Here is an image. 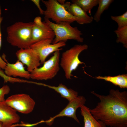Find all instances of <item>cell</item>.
<instances>
[{
	"label": "cell",
	"instance_id": "52a82bcc",
	"mask_svg": "<svg viewBox=\"0 0 127 127\" xmlns=\"http://www.w3.org/2000/svg\"><path fill=\"white\" fill-rule=\"evenodd\" d=\"M5 102L16 111L25 114L31 112L35 104L34 101L29 95L24 93L11 95Z\"/></svg>",
	"mask_w": 127,
	"mask_h": 127
},
{
	"label": "cell",
	"instance_id": "d4e9b609",
	"mask_svg": "<svg viewBox=\"0 0 127 127\" xmlns=\"http://www.w3.org/2000/svg\"><path fill=\"white\" fill-rule=\"evenodd\" d=\"M57 0L59 3L62 5L64 4L66 2V0Z\"/></svg>",
	"mask_w": 127,
	"mask_h": 127
},
{
	"label": "cell",
	"instance_id": "8fae6325",
	"mask_svg": "<svg viewBox=\"0 0 127 127\" xmlns=\"http://www.w3.org/2000/svg\"><path fill=\"white\" fill-rule=\"evenodd\" d=\"M20 120V116L15 110L5 101L0 102V122L2 123V127H11Z\"/></svg>",
	"mask_w": 127,
	"mask_h": 127
},
{
	"label": "cell",
	"instance_id": "4fadbf2b",
	"mask_svg": "<svg viewBox=\"0 0 127 127\" xmlns=\"http://www.w3.org/2000/svg\"><path fill=\"white\" fill-rule=\"evenodd\" d=\"M63 5L70 14L75 18L76 21L78 24H89L93 21V17L89 16L87 12L76 4L67 1Z\"/></svg>",
	"mask_w": 127,
	"mask_h": 127
},
{
	"label": "cell",
	"instance_id": "7a4b0ae2",
	"mask_svg": "<svg viewBox=\"0 0 127 127\" xmlns=\"http://www.w3.org/2000/svg\"><path fill=\"white\" fill-rule=\"evenodd\" d=\"M33 22H16L7 27V40L12 45L20 48H30L32 44V29Z\"/></svg>",
	"mask_w": 127,
	"mask_h": 127
},
{
	"label": "cell",
	"instance_id": "9c48e42d",
	"mask_svg": "<svg viewBox=\"0 0 127 127\" xmlns=\"http://www.w3.org/2000/svg\"><path fill=\"white\" fill-rule=\"evenodd\" d=\"M16 54L18 60L26 66L27 70L30 72L39 67L41 64L37 53L30 47L20 49L16 52Z\"/></svg>",
	"mask_w": 127,
	"mask_h": 127
},
{
	"label": "cell",
	"instance_id": "6da1fadb",
	"mask_svg": "<svg viewBox=\"0 0 127 127\" xmlns=\"http://www.w3.org/2000/svg\"><path fill=\"white\" fill-rule=\"evenodd\" d=\"M100 102L90 113L97 120L102 121L111 127H127V92L118 89L110 90L107 95H101L92 91Z\"/></svg>",
	"mask_w": 127,
	"mask_h": 127
},
{
	"label": "cell",
	"instance_id": "ac0fdd59",
	"mask_svg": "<svg viewBox=\"0 0 127 127\" xmlns=\"http://www.w3.org/2000/svg\"><path fill=\"white\" fill-rule=\"evenodd\" d=\"M71 2L90 15L91 10L98 5V0H72Z\"/></svg>",
	"mask_w": 127,
	"mask_h": 127
},
{
	"label": "cell",
	"instance_id": "cb8c5ba5",
	"mask_svg": "<svg viewBox=\"0 0 127 127\" xmlns=\"http://www.w3.org/2000/svg\"><path fill=\"white\" fill-rule=\"evenodd\" d=\"M32 2L36 6L38 9L41 15H44V10H43L41 8L40 4V0H32Z\"/></svg>",
	"mask_w": 127,
	"mask_h": 127
},
{
	"label": "cell",
	"instance_id": "277c9868",
	"mask_svg": "<svg viewBox=\"0 0 127 127\" xmlns=\"http://www.w3.org/2000/svg\"><path fill=\"white\" fill-rule=\"evenodd\" d=\"M88 47L86 44H76L62 53L60 64L67 79H71L72 72L75 71L79 65L83 64L85 65L84 63L80 60L79 57L81 53L87 50Z\"/></svg>",
	"mask_w": 127,
	"mask_h": 127
},
{
	"label": "cell",
	"instance_id": "5bb4252c",
	"mask_svg": "<svg viewBox=\"0 0 127 127\" xmlns=\"http://www.w3.org/2000/svg\"><path fill=\"white\" fill-rule=\"evenodd\" d=\"M4 68V72L7 76L16 77H19L29 79L30 78V72L26 70L24 65L17 60L14 63L11 64L7 62Z\"/></svg>",
	"mask_w": 127,
	"mask_h": 127
},
{
	"label": "cell",
	"instance_id": "ba28073f",
	"mask_svg": "<svg viewBox=\"0 0 127 127\" xmlns=\"http://www.w3.org/2000/svg\"><path fill=\"white\" fill-rule=\"evenodd\" d=\"M53 39H46L32 44L30 47L35 50L40 59V63L43 64L47 57L52 53L62 50L60 48L66 45V42H60L56 44H52Z\"/></svg>",
	"mask_w": 127,
	"mask_h": 127
},
{
	"label": "cell",
	"instance_id": "9a60e30c",
	"mask_svg": "<svg viewBox=\"0 0 127 127\" xmlns=\"http://www.w3.org/2000/svg\"><path fill=\"white\" fill-rule=\"evenodd\" d=\"M37 84L42 85L52 89L60 94L61 96L67 99L69 102L74 99L78 96L77 92L71 88H68L62 83L58 86H52L45 84L37 83Z\"/></svg>",
	"mask_w": 127,
	"mask_h": 127
},
{
	"label": "cell",
	"instance_id": "30bf717a",
	"mask_svg": "<svg viewBox=\"0 0 127 127\" xmlns=\"http://www.w3.org/2000/svg\"><path fill=\"white\" fill-rule=\"evenodd\" d=\"M85 98L82 96H78L72 100L69 101L66 106L58 114L51 117L45 121L48 124L52 123L56 118L61 117L67 116L72 118L77 122H79L76 115V112L77 109L83 105H84L86 101Z\"/></svg>",
	"mask_w": 127,
	"mask_h": 127
},
{
	"label": "cell",
	"instance_id": "8992f818",
	"mask_svg": "<svg viewBox=\"0 0 127 127\" xmlns=\"http://www.w3.org/2000/svg\"><path fill=\"white\" fill-rule=\"evenodd\" d=\"M60 51L55 52L52 56L44 63L42 66L30 72V78L42 80L51 79L55 77L60 69Z\"/></svg>",
	"mask_w": 127,
	"mask_h": 127
},
{
	"label": "cell",
	"instance_id": "3957f363",
	"mask_svg": "<svg viewBox=\"0 0 127 127\" xmlns=\"http://www.w3.org/2000/svg\"><path fill=\"white\" fill-rule=\"evenodd\" d=\"M44 21L54 32L55 37L52 44L60 41L66 42L69 40H75L80 43L83 42L84 39L81 37L83 34L77 27H73L70 24L67 22L54 23L46 18H44Z\"/></svg>",
	"mask_w": 127,
	"mask_h": 127
},
{
	"label": "cell",
	"instance_id": "e0dca14e",
	"mask_svg": "<svg viewBox=\"0 0 127 127\" xmlns=\"http://www.w3.org/2000/svg\"><path fill=\"white\" fill-rule=\"evenodd\" d=\"M97 79H103L111 82L114 85L121 88H127V74L119 75L115 76H98L94 77Z\"/></svg>",
	"mask_w": 127,
	"mask_h": 127
},
{
	"label": "cell",
	"instance_id": "7402d4cb",
	"mask_svg": "<svg viewBox=\"0 0 127 127\" xmlns=\"http://www.w3.org/2000/svg\"><path fill=\"white\" fill-rule=\"evenodd\" d=\"M10 91L9 87L7 85H4L0 88V102H3L5 101V96L8 94Z\"/></svg>",
	"mask_w": 127,
	"mask_h": 127
},
{
	"label": "cell",
	"instance_id": "603a6c76",
	"mask_svg": "<svg viewBox=\"0 0 127 127\" xmlns=\"http://www.w3.org/2000/svg\"><path fill=\"white\" fill-rule=\"evenodd\" d=\"M3 20V18L1 16V10L0 5V50L2 44V34L1 29V23ZM7 63L3 60L0 56V68L4 69Z\"/></svg>",
	"mask_w": 127,
	"mask_h": 127
},
{
	"label": "cell",
	"instance_id": "5b68a950",
	"mask_svg": "<svg viewBox=\"0 0 127 127\" xmlns=\"http://www.w3.org/2000/svg\"><path fill=\"white\" fill-rule=\"evenodd\" d=\"M46 9L44 15V18L51 19L56 24L67 22L71 24L76 21V19L70 14L64 6L57 0H42Z\"/></svg>",
	"mask_w": 127,
	"mask_h": 127
},
{
	"label": "cell",
	"instance_id": "d6986e66",
	"mask_svg": "<svg viewBox=\"0 0 127 127\" xmlns=\"http://www.w3.org/2000/svg\"><path fill=\"white\" fill-rule=\"evenodd\" d=\"M114 1L113 0H98L99 5L97 10L93 17L96 22L100 20L101 16L104 10L107 9L111 4Z\"/></svg>",
	"mask_w": 127,
	"mask_h": 127
},
{
	"label": "cell",
	"instance_id": "ffe728a7",
	"mask_svg": "<svg viewBox=\"0 0 127 127\" xmlns=\"http://www.w3.org/2000/svg\"><path fill=\"white\" fill-rule=\"evenodd\" d=\"M114 32L117 35L116 43L122 44L123 46L127 48V25L115 30Z\"/></svg>",
	"mask_w": 127,
	"mask_h": 127
},
{
	"label": "cell",
	"instance_id": "2e32d148",
	"mask_svg": "<svg viewBox=\"0 0 127 127\" xmlns=\"http://www.w3.org/2000/svg\"><path fill=\"white\" fill-rule=\"evenodd\" d=\"M81 113L83 118L84 127H106L102 121L96 120L90 113V108L84 105L80 107Z\"/></svg>",
	"mask_w": 127,
	"mask_h": 127
},
{
	"label": "cell",
	"instance_id": "7c38bea8",
	"mask_svg": "<svg viewBox=\"0 0 127 127\" xmlns=\"http://www.w3.org/2000/svg\"><path fill=\"white\" fill-rule=\"evenodd\" d=\"M32 29V44L42 40L51 39L55 37L54 32L44 21L38 24L33 22Z\"/></svg>",
	"mask_w": 127,
	"mask_h": 127
},
{
	"label": "cell",
	"instance_id": "484cf974",
	"mask_svg": "<svg viewBox=\"0 0 127 127\" xmlns=\"http://www.w3.org/2000/svg\"><path fill=\"white\" fill-rule=\"evenodd\" d=\"M0 127H2V123L1 122H0Z\"/></svg>",
	"mask_w": 127,
	"mask_h": 127
},
{
	"label": "cell",
	"instance_id": "44dd1931",
	"mask_svg": "<svg viewBox=\"0 0 127 127\" xmlns=\"http://www.w3.org/2000/svg\"><path fill=\"white\" fill-rule=\"evenodd\" d=\"M111 17L112 20L117 24L118 27L117 29H119L127 25V11L121 15L118 16H111Z\"/></svg>",
	"mask_w": 127,
	"mask_h": 127
}]
</instances>
